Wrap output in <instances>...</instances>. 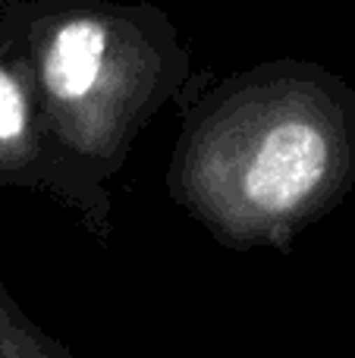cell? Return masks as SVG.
<instances>
[{
  "mask_svg": "<svg viewBox=\"0 0 355 358\" xmlns=\"http://www.w3.org/2000/svg\"><path fill=\"white\" fill-rule=\"evenodd\" d=\"M0 358H75L57 336L41 330L0 283Z\"/></svg>",
  "mask_w": 355,
  "mask_h": 358,
  "instance_id": "obj_4",
  "label": "cell"
},
{
  "mask_svg": "<svg viewBox=\"0 0 355 358\" xmlns=\"http://www.w3.org/2000/svg\"><path fill=\"white\" fill-rule=\"evenodd\" d=\"M355 182V94L324 73L224 98L186 136L173 192L233 248L287 245Z\"/></svg>",
  "mask_w": 355,
  "mask_h": 358,
  "instance_id": "obj_1",
  "label": "cell"
},
{
  "mask_svg": "<svg viewBox=\"0 0 355 358\" xmlns=\"http://www.w3.org/2000/svg\"><path fill=\"white\" fill-rule=\"evenodd\" d=\"M31 50L60 142L94 161L117 157L154 101V44L129 13L69 6L35 25Z\"/></svg>",
  "mask_w": 355,
  "mask_h": 358,
  "instance_id": "obj_2",
  "label": "cell"
},
{
  "mask_svg": "<svg viewBox=\"0 0 355 358\" xmlns=\"http://www.w3.org/2000/svg\"><path fill=\"white\" fill-rule=\"evenodd\" d=\"M35 120L25 85L0 66V173H16L29 164L35 142Z\"/></svg>",
  "mask_w": 355,
  "mask_h": 358,
  "instance_id": "obj_3",
  "label": "cell"
}]
</instances>
